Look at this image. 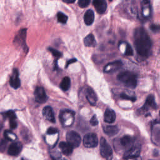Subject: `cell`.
Listing matches in <instances>:
<instances>
[{
    "instance_id": "6da1fadb",
    "label": "cell",
    "mask_w": 160,
    "mask_h": 160,
    "mask_svg": "<svg viewBox=\"0 0 160 160\" xmlns=\"http://www.w3.org/2000/svg\"><path fill=\"white\" fill-rule=\"evenodd\" d=\"M134 40L135 47L138 54L143 58L148 57L152 43L148 34L143 28L136 29L134 33Z\"/></svg>"
},
{
    "instance_id": "7a4b0ae2",
    "label": "cell",
    "mask_w": 160,
    "mask_h": 160,
    "mask_svg": "<svg viewBox=\"0 0 160 160\" xmlns=\"http://www.w3.org/2000/svg\"><path fill=\"white\" fill-rule=\"evenodd\" d=\"M118 79L125 86L135 88L137 85V77L136 74L130 71H123L118 75Z\"/></svg>"
},
{
    "instance_id": "3957f363",
    "label": "cell",
    "mask_w": 160,
    "mask_h": 160,
    "mask_svg": "<svg viewBox=\"0 0 160 160\" xmlns=\"http://www.w3.org/2000/svg\"><path fill=\"white\" fill-rule=\"evenodd\" d=\"M100 153L105 159H111L113 157V150L104 138H101L100 140Z\"/></svg>"
},
{
    "instance_id": "277c9868",
    "label": "cell",
    "mask_w": 160,
    "mask_h": 160,
    "mask_svg": "<svg viewBox=\"0 0 160 160\" xmlns=\"http://www.w3.org/2000/svg\"><path fill=\"white\" fill-rule=\"evenodd\" d=\"M74 113L70 110H63L60 113V119L64 126H70L74 122Z\"/></svg>"
},
{
    "instance_id": "5b68a950",
    "label": "cell",
    "mask_w": 160,
    "mask_h": 160,
    "mask_svg": "<svg viewBox=\"0 0 160 160\" xmlns=\"http://www.w3.org/2000/svg\"><path fill=\"white\" fill-rule=\"evenodd\" d=\"M67 142L70 144L73 148H77L82 142V138L78 133L71 131L66 134Z\"/></svg>"
},
{
    "instance_id": "8992f818",
    "label": "cell",
    "mask_w": 160,
    "mask_h": 160,
    "mask_svg": "<svg viewBox=\"0 0 160 160\" xmlns=\"http://www.w3.org/2000/svg\"><path fill=\"white\" fill-rule=\"evenodd\" d=\"M83 144L86 148H92L97 146L98 144V138L95 133L86 134L83 139Z\"/></svg>"
},
{
    "instance_id": "52a82bcc",
    "label": "cell",
    "mask_w": 160,
    "mask_h": 160,
    "mask_svg": "<svg viewBox=\"0 0 160 160\" xmlns=\"http://www.w3.org/2000/svg\"><path fill=\"white\" fill-rule=\"evenodd\" d=\"M141 152V146L140 145H133L129 149H128L125 153L124 154L123 158L128 159H134L138 158Z\"/></svg>"
},
{
    "instance_id": "ba28073f",
    "label": "cell",
    "mask_w": 160,
    "mask_h": 160,
    "mask_svg": "<svg viewBox=\"0 0 160 160\" xmlns=\"http://www.w3.org/2000/svg\"><path fill=\"white\" fill-rule=\"evenodd\" d=\"M34 95L36 101L39 103H44L47 100V95L43 87H37L35 90Z\"/></svg>"
},
{
    "instance_id": "9c48e42d",
    "label": "cell",
    "mask_w": 160,
    "mask_h": 160,
    "mask_svg": "<svg viewBox=\"0 0 160 160\" xmlns=\"http://www.w3.org/2000/svg\"><path fill=\"white\" fill-rule=\"evenodd\" d=\"M23 148L22 144L20 142H14L11 143L8 149V153L12 156H17L21 152Z\"/></svg>"
},
{
    "instance_id": "30bf717a",
    "label": "cell",
    "mask_w": 160,
    "mask_h": 160,
    "mask_svg": "<svg viewBox=\"0 0 160 160\" xmlns=\"http://www.w3.org/2000/svg\"><path fill=\"white\" fill-rule=\"evenodd\" d=\"M10 83L12 88L18 89L21 86V82L19 78V73L17 69H14L13 73L10 77Z\"/></svg>"
},
{
    "instance_id": "8fae6325",
    "label": "cell",
    "mask_w": 160,
    "mask_h": 160,
    "mask_svg": "<svg viewBox=\"0 0 160 160\" xmlns=\"http://www.w3.org/2000/svg\"><path fill=\"white\" fill-rule=\"evenodd\" d=\"M123 63L121 61H115L106 65L104 68V72L106 73H110L115 72L121 68Z\"/></svg>"
},
{
    "instance_id": "7c38bea8",
    "label": "cell",
    "mask_w": 160,
    "mask_h": 160,
    "mask_svg": "<svg viewBox=\"0 0 160 160\" xmlns=\"http://www.w3.org/2000/svg\"><path fill=\"white\" fill-rule=\"evenodd\" d=\"M85 95L90 104L92 106H95L97 102L98 98L94 90L91 88L88 87L85 90Z\"/></svg>"
},
{
    "instance_id": "4fadbf2b",
    "label": "cell",
    "mask_w": 160,
    "mask_h": 160,
    "mask_svg": "<svg viewBox=\"0 0 160 160\" xmlns=\"http://www.w3.org/2000/svg\"><path fill=\"white\" fill-rule=\"evenodd\" d=\"M93 5L96 11L99 14L104 13L107 8V4L105 0H94Z\"/></svg>"
},
{
    "instance_id": "5bb4252c",
    "label": "cell",
    "mask_w": 160,
    "mask_h": 160,
    "mask_svg": "<svg viewBox=\"0 0 160 160\" xmlns=\"http://www.w3.org/2000/svg\"><path fill=\"white\" fill-rule=\"evenodd\" d=\"M43 115L44 117L49 121L51 123H55L56 120L54 112H53L52 108L50 107V106H46V107L43 108Z\"/></svg>"
},
{
    "instance_id": "9a60e30c",
    "label": "cell",
    "mask_w": 160,
    "mask_h": 160,
    "mask_svg": "<svg viewBox=\"0 0 160 160\" xmlns=\"http://www.w3.org/2000/svg\"><path fill=\"white\" fill-rule=\"evenodd\" d=\"M115 120H116V114L114 110L110 108L106 109L104 115V121L108 123H113L115 122Z\"/></svg>"
},
{
    "instance_id": "2e32d148",
    "label": "cell",
    "mask_w": 160,
    "mask_h": 160,
    "mask_svg": "<svg viewBox=\"0 0 160 160\" xmlns=\"http://www.w3.org/2000/svg\"><path fill=\"white\" fill-rule=\"evenodd\" d=\"M26 30L23 29L19 32L18 34L15 38V42L19 45L24 47V44L26 43Z\"/></svg>"
},
{
    "instance_id": "e0dca14e",
    "label": "cell",
    "mask_w": 160,
    "mask_h": 160,
    "mask_svg": "<svg viewBox=\"0 0 160 160\" xmlns=\"http://www.w3.org/2000/svg\"><path fill=\"white\" fill-rule=\"evenodd\" d=\"M59 146L63 154L69 156L72 154L74 148L68 142H61Z\"/></svg>"
},
{
    "instance_id": "ac0fdd59",
    "label": "cell",
    "mask_w": 160,
    "mask_h": 160,
    "mask_svg": "<svg viewBox=\"0 0 160 160\" xmlns=\"http://www.w3.org/2000/svg\"><path fill=\"white\" fill-rule=\"evenodd\" d=\"M156 103L154 100V97L153 95H150L148 96L146 98V103L145 104V106H143V109L147 110L148 108H152L153 109H156Z\"/></svg>"
},
{
    "instance_id": "d6986e66",
    "label": "cell",
    "mask_w": 160,
    "mask_h": 160,
    "mask_svg": "<svg viewBox=\"0 0 160 160\" xmlns=\"http://www.w3.org/2000/svg\"><path fill=\"white\" fill-rule=\"evenodd\" d=\"M104 132L109 137H113L116 135L119 131V129L116 126H108L103 128Z\"/></svg>"
},
{
    "instance_id": "ffe728a7",
    "label": "cell",
    "mask_w": 160,
    "mask_h": 160,
    "mask_svg": "<svg viewBox=\"0 0 160 160\" xmlns=\"http://www.w3.org/2000/svg\"><path fill=\"white\" fill-rule=\"evenodd\" d=\"M94 19H95L94 12L91 10H88L85 13V16H84V20H85V24L88 26L92 24L94 21Z\"/></svg>"
},
{
    "instance_id": "44dd1931",
    "label": "cell",
    "mask_w": 160,
    "mask_h": 160,
    "mask_svg": "<svg viewBox=\"0 0 160 160\" xmlns=\"http://www.w3.org/2000/svg\"><path fill=\"white\" fill-rule=\"evenodd\" d=\"M142 11L143 16L148 17L151 13V5L149 0H143L142 2Z\"/></svg>"
},
{
    "instance_id": "7402d4cb",
    "label": "cell",
    "mask_w": 160,
    "mask_h": 160,
    "mask_svg": "<svg viewBox=\"0 0 160 160\" xmlns=\"http://www.w3.org/2000/svg\"><path fill=\"white\" fill-rule=\"evenodd\" d=\"M84 44L87 47H95L96 43L94 35L92 34L88 35L84 40Z\"/></svg>"
},
{
    "instance_id": "603a6c76",
    "label": "cell",
    "mask_w": 160,
    "mask_h": 160,
    "mask_svg": "<svg viewBox=\"0 0 160 160\" xmlns=\"http://www.w3.org/2000/svg\"><path fill=\"white\" fill-rule=\"evenodd\" d=\"M71 86V81L69 77H65L60 83V88L61 89L64 91H68Z\"/></svg>"
},
{
    "instance_id": "cb8c5ba5",
    "label": "cell",
    "mask_w": 160,
    "mask_h": 160,
    "mask_svg": "<svg viewBox=\"0 0 160 160\" xmlns=\"http://www.w3.org/2000/svg\"><path fill=\"white\" fill-rule=\"evenodd\" d=\"M133 139L129 136H124L120 140L121 145L124 147L129 146L133 143Z\"/></svg>"
},
{
    "instance_id": "d4e9b609",
    "label": "cell",
    "mask_w": 160,
    "mask_h": 160,
    "mask_svg": "<svg viewBox=\"0 0 160 160\" xmlns=\"http://www.w3.org/2000/svg\"><path fill=\"white\" fill-rule=\"evenodd\" d=\"M4 136L6 139H7L8 141H15L17 140V137L15 134L14 133H13L11 131L6 130L5 131L4 133Z\"/></svg>"
},
{
    "instance_id": "484cf974",
    "label": "cell",
    "mask_w": 160,
    "mask_h": 160,
    "mask_svg": "<svg viewBox=\"0 0 160 160\" xmlns=\"http://www.w3.org/2000/svg\"><path fill=\"white\" fill-rule=\"evenodd\" d=\"M57 18H58V21L61 23L65 24L67 22L68 16L61 12H59L57 14Z\"/></svg>"
},
{
    "instance_id": "4316f807",
    "label": "cell",
    "mask_w": 160,
    "mask_h": 160,
    "mask_svg": "<svg viewBox=\"0 0 160 160\" xmlns=\"http://www.w3.org/2000/svg\"><path fill=\"white\" fill-rule=\"evenodd\" d=\"M3 116L6 118H8L10 120H16V115L15 113L13 111H8L6 113H3Z\"/></svg>"
},
{
    "instance_id": "83f0119b",
    "label": "cell",
    "mask_w": 160,
    "mask_h": 160,
    "mask_svg": "<svg viewBox=\"0 0 160 160\" xmlns=\"http://www.w3.org/2000/svg\"><path fill=\"white\" fill-rule=\"evenodd\" d=\"M124 55L126 56H133V49L131 48V46L126 43V49H125V52H124Z\"/></svg>"
},
{
    "instance_id": "f1b7e54d",
    "label": "cell",
    "mask_w": 160,
    "mask_h": 160,
    "mask_svg": "<svg viewBox=\"0 0 160 160\" xmlns=\"http://www.w3.org/2000/svg\"><path fill=\"white\" fill-rule=\"evenodd\" d=\"M91 2V0H79L78 5L81 8L87 7Z\"/></svg>"
},
{
    "instance_id": "f546056e",
    "label": "cell",
    "mask_w": 160,
    "mask_h": 160,
    "mask_svg": "<svg viewBox=\"0 0 160 160\" xmlns=\"http://www.w3.org/2000/svg\"><path fill=\"white\" fill-rule=\"evenodd\" d=\"M49 51L52 53L53 55L54 56V57H55L60 58V57H61L62 56L61 53L58 51V50H57L55 49H53V48H49Z\"/></svg>"
},
{
    "instance_id": "4dcf8cb0",
    "label": "cell",
    "mask_w": 160,
    "mask_h": 160,
    "mask_svg": "<svg viewBox=\"0 0 160 160\" xmlns=\"http://www.w3.org/2000/svg\"><path fill=\"white\" fill-rule=\"evenodd\" d=\"M8 140L6 138L5 140H2L1 143H0V151H3L4 150H5L8 145Z\"/></svg>"
},
{
    "instance_id": "1f68e13d",
    "label": "cell",
    "mask_w": 160,
    "mask_h": 160,
    "mask_svg": "<svg viewBox=\"0 0 160 160\" xmlns=\"http://www.w3.org/2000/svg\"><path fill=\"white\" fill-rule=\"evenodd\" d=\"M120 97H121L122 99H128V100H130V101H135L137 100V98H136L135 97L129 96L125 94V93H121V95H120Z\"/></svg>"
},
{
    "instance_id": "d6a6232c",
    "label": "cell",
    "mask_w": 160,
    "mask_h": 160,
    "mask_svg": "<svg viewBox=\"0 0 160 160\" xmlns=\"http://www.w3.org/2000/svg\"><path fill=\"white\" fill-rule=\"evenodd\" d=\"M150 29L154 33H158L160 32V26L158 24H151L150 26Z\"/></svg>"
},
{
    "instance_id": "836d02e7",
    "label": "cell",
    "mask_w": 160,
    "mask_h": 160,
    "mask_svg": "<svg viewBox=\"0 0 160 160\" xmlns=\"http://www.w3.org/2000/svg\"><path fill=\"white\" fill-rule=\"evenodd\" d=\"M58 131L57 128H49L47 131V134L48 135H55L58 133Z\"/></svg>"
},
{
    "instance_id": "e575fe53",
    "label": "cell",
    "mask_w": 160,
    "mask_h": 160,
    "mask_svg": "<svg viewBox=\"0 0 160 160\" xmlns=\"http://www.w3.org/2000/svg\"><path fill=\"white\" fill-rule=\"evenodd\" d=\"M90 123H91V124L92 126H94L98 125V120H97V118H96V115H94V116L91 118V120H90Z\"/></svg>"
},
{
    "instance_id": "d590c367",
    "label": "cell",
    "mask_w": 160,
    "mask_h": 160,
    "mask_svg": "<svg viewBox=\"0 0 160 160\" xmlns=\"http://www.w3.org/2000/svg\"><path fill=\"white\" fill-rule=\"evenodd\" d=\"M10 126L11 129H15L17 127V122L16 120H10Z\"/></svg>"
},
{
    "instance_id": "8d00e7d4",
    "label": "cell",
    "mask_w": 160,
    "mask_h": 160,
    "mask_svg": "<svg viewBox=\"0 0 160 160\" xmlns=\"http://www.w3.org/2000/svg\"><path fill=\"white\" fill-rule=\"evenodd\" d=\"M76 59H72V60H69V61L67 62V63H66V67H68L71 63H74V62H76Z\"/></svg>"
},
{
    "instance_id": "74e56055",
    "label": "cell",
    "mask_w": 160,
    "mask_h": 160,
    "mask_svg": "<svg viewBox=\"0 0 160 160\" xmlns=\"http://www.w3.org/2000/svg\"><path fill=\"white\" fill-rule=\"evenodd\" d=\"M63 2L68 3V4H70V3H73L76 0H63Z\"/></svg>"
},
{
    "instance_id": "f35d334b",
    "label": "cell",
    "mask_w": 160,
    "mask_h": 160,
    "mask_svg": "<svg viewBox=\"0 0 160 160\" xmlns=\"http://www.w3.org/2000/svg\"><path fill=\"white\" fill-rule=\"evenodd\" d=\"M2 127H3V125H2V124L0 123V131H1V129H2Z\"/></svg>"
},
{
    "instance_id": "ab89813d",
    "label": "cell",
    "mask_w": 160,
    "mask_h": 160,
    "mask_svg": "<svg viewBox=\"0 0 160 160\" xmlns=\"http://www.w3.org/2000/svg\"><path fill=\"white\" fill-rule=\"evenodd\" d=\"M109 1H110V2H112V0H109Z\"/></svg>"
}]
</instances>
